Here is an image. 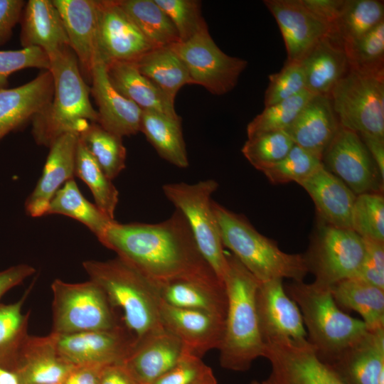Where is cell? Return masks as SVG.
<instances>
[{"label": "cell", "mask_w": 384, "mask_h": 384, "mask_svg": "<svg viewBox=\"0 0 384 384\" xmlns=\"http://www.w3.org/2000/svg\"><path fill=\"white\" fill-rule=\"evenodd\" d=\"M157 288L172 282L224 284L204 259L183 215L177 209L157 223L114 221L102 244Z\"/></svg>", "instance_id": "obj_1"}, {"label": "cell", "mask_w": 384, "mask_h": 384, "mask_svg": "<svg viewBox=\"0 0 384 384\" xmlns=\"http://www.w3.org/2000/svg\"><path fill=\"white\" fill-rule=\"evenodd\" d=\"M53 80L51 101L31 119L36 144L49 147L60 136L73 133L78 137L98 114L90 100V88L84 80L78 59L67 46L48 55Z\"/></svg>", "instance_id": "obj_2"}, {"label": "cell", "mask_w": 384, "mask_h": 384, "mask_svg": "<svg viewBox=\"0 0 384 384\" xmlns=\"http://www.w3.org/2000/svg\"><path fill=\"white\" fill-rule=\"evenodd\" d=\"M223 277L227 312L220 351V364L227 370L245 371L259 357H264L263 341L256 309L260 282L233 255H228Z\"/></svg>", "instance_id": "obj_3"}, {"label": "cell", "mask_w": 384, "mask_h": 384, "mask_svg": "<svg viewBox=\"0 0 384 384\" xmlns=\"http://www.w3.org/2000/svg\"><path fill=\"white\" fill-rule=\"evenodd\" d=\"M82 267L112 307L122 311L125 328L134 338V346L165 329L160 319L158 288L136 269L118 257L106 261L86 260Z\"/></svg>", "instance_id": "obj_4"}, {"label": "cell", "mask_w": 384, "mask_h": 384, "mask_svg": "<svg viewBox=\"0 0 384 384\" xmlns=\"http://www.w3.org/2000/svg\"><path fill=\"white\" fill-rule=\"evenodd\" d=\"M284 289L301 311L307 329V341L325 363L335 362L369 332L363 320L341 310L330 287L315 282L293 281Z\"/></svg>", "instance_id": "obj_5"}, {"label": "cell", "mask_w": 384, "mask_h": 384, "mask_svg": "<svg viewBox=\"0 0 384 384\" xmlns=\"http://www.w3.org/2000/svg\"><path fill=\"white\" fill-rule=\"evenodd\" d=\"M223 247L260 282L287 278L303 281L309 272L304 255L289 254L260 233L242 215L212 201Z\"/></svg>", "instance_id": "obj_6"}, {"label": "cell", "mask_w": 384, "mask_h": 384, "mask_svg": "<svg viewBox=\"0 0 384 384\" xmlns=\"http://www.w3.org/2000/svg\"><path fill=\"white\" fill-rule=\"evenodd\" d=\"M218 188V183L213 179L192 184L170 183L162 186L166 198L185 217L201 255L223 283L227 256L211 199Z\"/></svg>", "instance_id": "obj_7"}, {"label": "cell", "mask_w": 384, "mask_h": 384, "mask_svg": "<svg viewBox=\"0 0 384 384\" xmlns=\"http://www.w3.org/2000/svg\"><path fill=\"white\" fill-rule=\"evenodd\" d=\"M53 329L55 334L110 330L121 326L103 290L94 282L51 284Z\"/></svg>", "instance_id": "obj_8"}, {"label": "cell", "mask_w": 384, "mask_h": 384, "mask_svg": "<svg viewBox=\"0 0 384 384\" xmlns=\"http://www.w3.org/2000/svg\"><path fill=\"white\" fill-rule=\"evenodd\" d=\"M330 97L343 128L384 138V75L350 70L334 87Z\"/></svg>", "instance_id": "obj_9"}, {"label": "cell", "mask_w": 384, "mask_h": 384, "mask_svg": "<svg viewBox=\"0 0 384 384\" xmlns=\"http://www.w3.org/2000/svg\"><path fill=\"white\" fill-rule=\"evenodd\" d=\"M365 255V243L353 230L336 228L320 220L304 255L314 282L331 287L357 277Z\"/></svg>", "instance_id": "obj_10"}, {"label": "cell", "mask_w": 384, "mask_h": 384, "mask_svg": "<svg viewBox=\"0 0 384 384\" xmlns=\"http://www.w3.org/2000/svg\"><path fill=\"white\" fill-rule=\"evenodd\" d=\"M171 47L185 64L193 84L215 95L231 91L247 65L245 60L224 53L213 40L208 26Z\"/></svg>", "instance_id": "obj_11"}, {"label": "cell", "mask_w": 384, "mask_h": 384, "mask_svg": "<svg viewBox=\"0 0 384 384\" xmlns=\"http://www.w3.org/2000/svg\"><path fill=\"white\" fill-rule=\"evenodd\" d=\"M264 358L271 371L262 384H346L307 340L267 343Z\"/></svg>", "instance_id": "obj_12"}, {"label": "cell", "mask_w": 384, "mask_h": 384, "mask_svg": "<svg viewBox=\"0 0 384 384\" xmlns=\"http://www.w3.org/2000/svg\"><path fill=\"white\" fill-rule=\"evenodd\" d=\"M324 167L356 196L383 191V179L358 134L341 126L325 151Z\"/></svg>", "instance_id": "obj_13"}, {"label": "cell", "mask_w": 384, "mask_h": 384, "mask_svg": "<svg viewBox=\"0 0 384 384\" xmlns=\"http://www.w3.org/2000/svg\"><path fill=\"white\" fill-rule=\"evenodd\" d=\"M282 280L274 279L260 282L256 291L259 326L265 344L279 341L307 340L301 311L286 292Z\"/></svg>", "instance_id": "obj_14"}, {"label": "cell", "mask_w": 384, "mask_h": 384, "mask_svg": "<svg viewBox=\"0 0 384 384\" xmlns=\"http://www.w3.org/2000/svg\"><path fill=\"white\" fill-rule=\"evenodd\" d=\"M53 334L60 354L75 366L123 363L134 345V337L122 325L110 330Z\"/></svg>", "instance_id": "obj_15"}, {"label": "cell", "mask_w": 384, "mask_h": 384, "mask_svg": "<svg viewBox=\"0 0 384 384\" xmlns=\"http://www.w3.org/2000/svg\"><path fill=\"white\" fill-rule=\"evenodd\" d=\"M100 60L135 61L154 48L117 0H97Z\"/></svg>", "instance_id": "obj_16"}, {"label": "cell", "mask_w": 384, "mask_h": 384, "mask_svg": "<svg viewBox=\"0 0 384 384\" xmlns=\"http://www.w3.org/2000/svg\"><path fill=\"white\" fill-rule=\"evenodd\" d=\"M63 21L69 46L82 75L91 82L96 63L101 60L98 47L97 0H52Z\"/></svg>", "instance_id": "obj_17"}, {"label": "cell", "mask_w": 384, "mask_h": 384, "mask_svg": "<svg viewBox=\"0 0 384 384\" xmlns=\"http://www.w3.org/2000/svg\"><path fill=\"white\" fill-rule=\"evenodd\" d=\"M159 314L164 328L178 338L190 353L201 358L208 351L219 348L224 319L205 311L175 307L161 299Z\"/></svg>", "instance_id": "obj_18"}, {"label": "cell", "mask_w": 384, "mask_h": 384, "mask_svg": "<svg viewBox=\"0 0 384 384\" xmlns=\"http://www.w3.org/2000/svg\"><path fill=\"white\" fill-rule=\"evenodd\" d=\"M274 17L285 44L287 60L300 62L310 49L329 31L302 0H264Z\"/></svg>", "instance_id": "obj_19"}, {"label": "cell", "mask_w": 384, "mask_h": 384, "mask_svg": "<svg viewBox=\"0 0 384 384\" xmlns=\"http://www.w3.org/2000/svg\"><path fill=\"white\" fill-rule=\"evenodd\" d=\"M78 142L77 134L67 133L48 147L50 150L42 174L25 201L27 215L33 218L46 215L55 193L65 182L74 178Z\"/></svg>", "instance_id": "obj_20"}, {"label": "cell", "mask_w": 384, "mask_h": 384, "mask_svg": "<svg viewBox=\"0 0 384 384\" xmlns=\"http://www.w3.org/2000/svg\"><path fill=\"white\" fill-rule=\"evenodd\" d=\"M75 366L59 352L55 335H28L12 371L21 384H61Z\"/></svg>", "instance_id": "obj_21"}, {"label": "cell", "mask_w": 384, "mask_h": 384, "mask_svg": "<svg viewBox=\"0 0 384 384\" xmlns=\"http://www.w3.org/2000/svg\"><path fill=\"white\" fill-rule=\"evenodd\" d=\"M90 93L98 110L97 123L105 129L122 137L139 132L142 110L122 95L111 84L106 65L98 61L93 68Z\"/></svg>", "instance_id": "obj_22"}, {"label": "cell", "mask_w": 384, "mask_h": 384, "mask_svg": "<svg viewBox=\"0 0 384 384\" xmlns=\"http://www.w3.org/2000/svg\"><path fill=\"white\" fill-rule=\"evenodd\" d=\"M53 95V80L46 70L13 88L0 87V141L43 110Z\"/></svg>", "instance_id": "obj_23"}, {"label": "cell", "mask_w": 384, "mask_h": 384, "mask_svg": "<svg viewBox=\"0 0 384 384\" xmlns=\"http://www.w3.org/2000/svg\"><path fill=\"white\" fill-rule=\"evenodd\" d=\"M188 352L178 338L164 329L136 344L123 364L139 384H151Z\"/></svg>", "instance_id": "obj_24"}, {"label": "cell", "mask_w": 384, "mask_h": 384, "mask_svg": "<svg viewBox=\"0 0 384 384\" xmlns=\"http://www.w3.org/2000/svg\"><path fill=\"white\" fill-rule=\"evenodd\" d=\"M340 127L330 96L313 95L284 132L296 145L321 161Z\"/></svg>", "instance_id": "obj_25"}, {"label": "cell", "mask_w": 384, "mask_h": 384, "mask_svg": "<svg viewBox=\"0 0 384 384\" xmlns=\"http://www.w3.org/2000/svg\"><path fill=\"white\" fill-rule=\"evenodd\" d=\"M298 184L311 196L320 220L336 228L352 229L356 195L324 164Z\"/></svg>", "instance_id": "obj_26"}, {"label": "cell", "mask_w": 384, "mask_h": 384, "mask_svg": "<svg viewBox=\"0 0 384 384\" xmlns=\"http://www.w3.org/2000/svg\"><path fill=\"white\" fill-rule=\"evenodd\" d=\"M299 63L306 90L314 95L330 96L336 84L351 70L342 42L329 31Z\"/></svg>", "instance_id": "obj_27"}, {"label": "cell", "mask_w": 384, "mask_h": 384, "mask_svg": "<svg viewBox=\"0 0 384 384\" xmlns=\"http://www.w3.org/2000/svg\"><path fill=\"white\" fill-rule=\"evenodd\" d=\"M329 366L346 384H384V327L370 330Z\"/></svg>", "instance_id": "obj_28"}, {"label": "cell", "mask_w": 384, "mask_h": 384, "mask_svg": "<svg viewBox=\"0 0 384 384\" xmlns=\"http://www.w3.org/2000/svg\"><path fill=\"white\" fill-rule=\"evenodd\" d=\"M19 22L23 48H40L48 56L69 46L63 21L52 0L26 1Z\"/></svg>", "instance_id": "obj_29"}, {"label": "cell", "mask_w": 384, "mask_h": 384, "mask_svg": "<svg viewBox=\"0 0 384 384\" xmlns=\"http://www.w3.org/2000/svg\"><path fill=\"white\" fill-rule=\"evenodd\" d=\"M105 65L113 87L142 110H152L175 117L179 116L174 105L140 73L134 61H112Z\"/></svg>", "instance_id": "obj_30"}, {"label": "cell", "mask_w": 384, "mask_h": 384, "mask_svg": "<svg viewBox=\"0 0 384 384\" xmlns=\"http://www.w3.org/2000/svg\"><path fill=\"white\" fill-rule=\"evenodd\" d=\"M139 132L161 158L178 168L188 166L180 116L175 117L152 110H142Z\"/></svg>", "instance_id": "obj_31"}, {"label": "cell", "mask_w": 384, "mask_h": 384, "mask_svg": "<svg viewBox=\"0 0 384 384\" xmlns=\"http://www.w3.org/2000/svg\"><path fill=\"white\" fill-rule=\"evenodd\" d=\"M330 289L337 305L358 313L369 330L384 327V289L358 277L340 281Z\"/></svg>", "instance_id": "obj_32"}, {"label": "cell", "mask_w": 384, "mask_h": 384, "mask_svg": "<svg viewBox=\"0 0 384 384\" xmlns=\"http://www.w3.org/2000/svg\"><path fill=\"white\" fill-rule=\"evenodd\" d=\"M134 62L174 105L179 90L193 84L185 64L171 46L153 48Z\"/></svg>", "instance_id": "obj_33"}, {"label": "cell", "mask_w": 384, "mask_h": 384, "mask_svg": "<svg viewBox=\"0 0 384 384\" xmlns=\"http://www.w3.org/2000/svg\"><path fill=\"white\" fill-rule=\"evenodd\" d=\"M158 291L161 299L169 305L205 311L225 320L227 296L225 287L180 280L163 285Z\"/></svg>", "instance_id": "obj_34"}, {"label": "cell", "mask_w": 384, "mask_h": 384, "mask_svg": "<svg viewBox=\"0 0 384 384\" xmlns=\"http://www.w3.org/2000/svg\"><path fill=\"white\" fill-rule=\"evenodd\" d=\"M50 214L65 215L80 222L101 244L107 230L116 221L82 194L74 178L65 182L54 195L46 213Z\"/></svg>", "instance_id": "obj_35"}, {"label": "cell", "mask_w": 384, "mask_h": 384, "mask_svg": "<svg viewBox=\"0 0 384 384\" xmlns=\"http://www.w3.org/2000/svg\"><path fill=\"white\" fill-rule=\"evenodd\" d=\"M154 48L180 42L178 32L166 13L154 0H117Z\"/></svg>", "instance_id": "obj_36"}, {"label": "cell", "mask_w": 384, "mask_h": 384, "mask_svg": "<svg viewBox=\"0 0 384 384\" xmlns=\"http://www.w3.org/2000/svg\"><path fill=\"white\" fill-rule=\"evenodd\" d=\"M383 21V1L346 0L329 31L346 45L361 38Z\"/></svg>", "instance_id": "obj_37"}, {"label": "cell", "mask_w": 384, "mask_h": 384, "mask_svg": "<svg viewBox=\"0 0 384 384\" xmlns=\"http://www.w3.org/2000/svg\"><path fill=\"white\" fill-rule=\"evenodd\" d=\"M31 289L32 285L14 303H0V366L11 371L20 348L28 335L30 311L23 314L22 308Z\"/></svg>", "instance_id": "obj_38"}, {"label": "cell", "mask_w": 384, "mask_h": 384, "mask_svg": "<svg viewBox=\"0 0 384 384\" xmlns=\"http://www.w3.org/2000/svg\"><path fill=\"white\" fill-rule=\"evenodd\" d=\"M122 138L97 122L79 135L87 150L112 181L126 167L127 150Z\"/></svg>", "instance_id": "obj_39"}, {"label": "cell", "mask_w": 384, "mask_h": 384, "mask_svg": "<svg viewBox=\"0 0 384 384\" xmlns=\"http://www.w3.org/2000/svg\"><path fill=\"white\" fill-rule=\"evenodd\" d=\"M75 176L88 186L97 207L107 216L114 220V212L119 202V192L112 180L87 150L79 137Z\"/></svg>", "instance_id": "obj_40"}, {"label": "cell", "mask_w": 384, "mask_h": 384, "mask_svg": "<svg viewBox=\"0 0 384 384\" xmlns=\"http://www.w3.org/2000/svg\"><path fill=\"white\" fill-rule=\"evenodd\" d=\"M343 48L351 70L363 75H384V21Z\"/></svg>", "instance_id": "obj_41"}, {"label": "cell", "mask_w": 384, "mask_h": 384, "mask_svg": "<svg viewBox=\"0 0 384 384\" xmlns=\"http://www.w3.org/2000/svg\"><path fill=\"white\" fill-rule=\"evenodd\" d=\"M314 95L306 90L270 106L250 121L247 126V138L255 135L285 131Z\"/></svg>", "instance_id": "obj_42"}, {"label": "cell", "mask_w": 384, "mask_h": 384, "mask_svg": "<svg viewBox=\"0 0 384 384\" xmlns=\"http://www.w3.org/2000/svg\"><path fill=\"white\" fill-rule=\"evenodd\" d=\"M294 144L285 132H272L247 138L241 151L256 169L262 171L283 159Z\"/></svg>", "instance_id": "obj_43"}, {"label": "cell", "mask_w": 384, "mask_h": 384, "mask_svg": "<svg viewBox=\"0 0 384 384\" xmlns=\"http://www.w3.org/2000/svg\"><path fill=\"white\" fill-rule=\"evenodd\" d=\"M351 228L363 238L384 242V197L381 192L356 196Z\"/></svg>", "instance_id": "obj_44"}, {"label": "cell", "mask_w": 384, "mask_h": 384, "mask_svg": "<svg viewBox=\"0 0 384 384\" xmlns=\"http://www.w3.org/2000/svg\"><path fill=\"white\" fill-rule=\"evenodd\" d=\"M322 161L315 156L294 144L280 161L262 172L274 184L299 183L312 174Z\"/></svg>", "instance_id": "obj_45"}, {"label": "cell", "mask_w": 384, "mask_h": 384, "mask_svg": "<svg viewBox=\"0 0 384 384\" xmlns=\"http://www.w3.org/2000/svg\"><path fill=\"white\" fill-rule=\"evenodd\" d=\"M175 26L180 42L193 37L207 24L201 14V3L197 0H154Z\"/></svg>", "instance_id": "obj_46"}, {"label": "cell", "mask_w": 384, "mask_h": 384, "mask_svg": "<svg viewBox=\"0 0 384 384\" xmlns=\"http://www.w3.org/2000/svg\"><path fill=\"white\" fill-rule=\"evenodd\" d=\"M306 90L305 76L299 62L287 60L280 71L269 75L265 107L290 98Z\"/></svg>", "instance_id": "obj_47"}, {"label": "cell", "mask_w": 384, "mask_h": 384, "mask_svg": "<svg viewBox=\"0 0 384 384\" xmlns=\"http://www.w3.org/2000/svg\"><path fill=\"white\" fill-rule=\"evenodd\" d=\"M49 66L48 55L38 47L0 50V87H6L9 76L15 72L29 68L46 70Z\"/></svg>", "instance_id": "obj_48"}, {"label": "cell", "mask_w": 384, "mask_h": 384, "mask_svg": "<svg viewBox=\"0 0 384 384\" xmlns=\"http://www.w3.org/2000/svg\"><path fill=\"white\" fill-rule=\"evenodd\" d=\"M211 368L189 352L165 374L151 384H193Z\"/></svg>", "instance_id": "obj_49"}, {"label": "cell", "mask_w": 384, "mask_h": 384, "mask_svg": "<svg viewBox=\"0 0 384 384\" xmlns=\"http://www.w3.org/2000/svg\"><path fill=\"white\" fill-rule=\"evenodd\" d=\"M363 239L365 255L357 277L384 289V242Z\"/></svg>", "instance_id": "obj_50"}, {"label": "cell", "mask_w": 384, "mask_h": 384, "mask_svg": "<svg viewBox=\"0 0 384 384\" xmlns=\"http://www.w3.org/2000/svg\"><path fill=\"white\" fill-rule=\"evenodd\" d=\"M26 2L23 0H0V46L11 38L14 28L20 21Z\"/></svg>", "instance_id": "obj_51"}, {"label": "cell", "mask_w": 384, "mask_h": 384, "mask_svg": "<svg viewBox=\"0 0 384 384\" xmlns=\"http://www.w3.org/2000/svg\"><path fill=\"white\" fill-rule=\"evenodd\" d=\"M345 1L302 0L305 7L329 28L341 14Z\"/></svg>", "instance_id": "obj_52"}, {"label": "cell", "mask_w": 384, "mask_h": 384, "mask_svg": "<svg viewBox=\"0 0 384 384\" xmlns=\"http://www.w3.org/2000/svg\"><path fill=\"white\" fill-rule=\"evenodd\" d=\"M36 272V269L27 264L11 266L0 272V299L11 289L22 283Z\"/></svg>", "instance_id": "obj_53"}, {"label": "cell", "mask_w": 384, "mask_h": 384, "mask_svg": "<svg viewBox=\"0 0 384 384\" xmlns=\"http://www.w3.org/2000/svg\"><path fill=\"white\" fill-rule=\"evenodd\" d=\"M106 366H75L61 384H100L102 371Z\"/></svg>", "instance_id": "obj_54"}, {"label": "cell", "mask_w": 384, "mask_h": 384, "mask_svg": "<svg viewBox=\"0 0 384 384\" xmlns=\"http://www.w3.org/2000/svg\"><path fill=\"white\" fill-rule=\"evenodd\" d=\"M100 384H139L123 363H114L104 367Z\"/></svg>", "instance_id": "obj_55"}, {"label": "cell", "mask_w": 384, "mask_h": 384, "mask_svg": "<svg viewBox=\"0 0 384 384\" xmlns=\"http://www.w3.org/2000/svg\"><path fill=\"white\" fill-rule=\"evenodd\" d=\"M375 161L384 180V138L369 134H358Z\"/></svg>", "instance_id": "obj_56"}, {"label": "cell", "mask_w": 384, "mask_h": 384, "mask_svg": "<svg viewBox=\"0 0 384 384\" xmlns=\"http://www.w3.org/2000/svg\"><path fill=\"white\" fill-rule=\"evenodd\" d=\"M0 384H21L15 373L0 366Z\"/></svg>", "instance_id": "obj_57"}, {"label": "cell", "mask_w": 384, "mask_h": 384, "mask_svg": "<svg viewBox=\"0 0 384 384\" xmlns=\"http://www.w3.org/2000/svg\"><path fill=\"white\" fill-rule=\"evenodd\" d=\"M193 384H217V381L212 370H210Z\"/></svg>", "instance_id": "obj_58"}, {"label": "cell", "mask_w": 384, "mask_h": 384, "mask_svg": "<svg viewBox=\"0 0 384 384\" xmlns=\"http://www.w3.org/2000/svg\"><path fill=\"white\" fill-rule=\"evenodd\" d=\"M250 384H262L261 382L260 381H257V380H253L251 382Z\"/></svg>", "instance_id": "obj_59"}]
</instances>
